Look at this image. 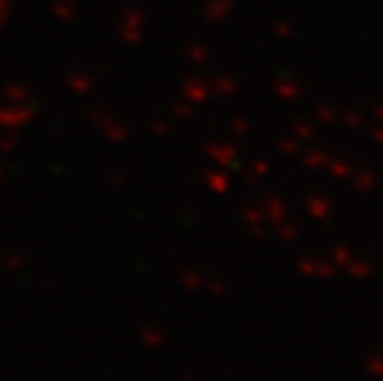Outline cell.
Returning a JSON list of instances; mask_svg holds the SVG:
<instances>
[{
  "instance_id": "obj_1",
  "label": "cell",
  "mask_w": 383,
  "mask_h": 381,
  "mask_svg": "<svg viewBox=\"0 0 383 381\" xmlns=\"http://www.w3.org/2000/svg\"><path fill=\"white\" fill-rule=\"evenodd\" d=\"M370 370L372 372H381V375H383V366H379V363H374V361L370 363Z\"/></svg>"
}]
</instances>
